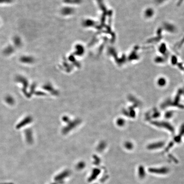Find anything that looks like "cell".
I'll use <instances>...</instances> for the list:
<instances>
[{"instance_id":"obj_1","label":"cell","mask_w":184,"mask_h":184,"mask_svg":"<svg viewBox=\"0 0 184 184\" xmlns=\"http://www.w3.org/2000/svg\"><path fill=\"white\" fill-rule=\"evenodd\" d=\"M149 171L154 173H157L158 174H165L168 173L169 170L167 168H151L149 169Z\"/></svg>"},{"instance_id":"obj_2","label":"cell","mask_w":184,"mask_h":184,"mask_svg":"<svg viewBox=\"0 0 184 184\" xmlns=\"http://www.w3.org/2000/svg\"><path fill=\"white\" fill-rule=\"evenodd\" d=\"M138 174L140 178L141 179H143V178L145 177L146 174H145V169L144 168V167H139L138 169Z\"/></svg>"},{"instance_id":"obj_3","label":"cell","mask_w":184,"mask_h":184,"mask_svg":"<svg viewBox=\"0 0 184 184\" xmlns=\"http://www.w3.org/2000/svg\"><path fill=\"white\" fill-rule=\"evenodd\" d=\"M13 47H11V46H9V47H7V48L5 50H4V53L6 54H11L13 52Z\"/></svg>"},{"instance_id":"obj_4","label":"cell","mask_w":184,"mask_h":184,"mask_svg":"<svg viewBox=\"0 0 184 184\" xmlns=\"http://www.w3.org/2000/svg\"><path fill=\"white\" fill-rule=\"evenodd\" d=\"M12 0H0V3H9L12 1Z\"/></svg>"}]
</instances>
